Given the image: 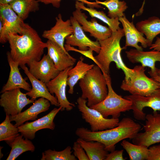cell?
<instances>
[{
    "label": "cell",
    "instance_id": "obj_1",
    "mask_svg": "<svg viewBox=\"0 0 160 160\" xmlns=\"http://www.w3.org/2000/svg\"><path fill=\"white\" fill-rule=\"evenodd\" d=\"M8 41L11 57L20 66L40 60L47 47V43L42 41L37 32L26 23L22 34L10 33Z\"/></svg>",
    "mask_w": 160,
    "mask_h": 160
},
{
    "label": "cell",
    "instance_id": "obj_2",
    "mask_svg": "<svg viewBox=\"0 0 160 160\" xmlns=\"http://www.w3.org/2000/svg\"><path fill=\"white\" fill-rule=\"evenodd\" d=\"M141 129L140 124L131 118H123L117 126L102 131L92 132L87 128H77L75 134L79 138L87 141H98L103 143L108 152L115 150L116 145L127 138L132 140Z\"/></svg>",
    "mask_w": 160,
    "mask_h": 160
},
{
    "label": "cell",
    "instance_id": "obj_3",
    "mask_svg": "<svg viewBox=\"0 0 160 160\" xmlns=\"http://www.w3.org/2000/svg\"><path fill=\"white\" fill-rule=\"evenodd\" d=\"M124 36L122 28H120L117 31L112 32L111 36L103 41H99L100 49L98 55L95 58L98 66L103 74H109L110 65L111 62H114L116 68L121 69L125 75L124 79L126 81H129L134 73L133 69L126 66L121 56V51L126 48H121L120 41Z\"/></svg>",
    "mask_w": 160,
    "mask_h": 160
},
{
    "label": "cell",
    "instance_id": "obj_4",
    "mask_svg": "<svg viewBox=\"0 0 160 160\" xmlns=\"http://www.w3.org/2000/svg\"><path fill=\"white\" fill-rule=\"evenodd\" d=\"M82 91L81 97L87 99L90 107L103 100L108 94L107 81L100 67L95 65L79 82Z\"/></svg>",
    "mask_w": 160,
    "mask_h": 160
},
{
    "label": "cell",
    "instance_id": "obj_5",
    "mask_svg": "<svg viewBox=\"0 0 160 160\" xmlns=\"http://www.w3.org/2000/svg\"><path fill=\"white\" fill-rule=\"evenodd\" d=\"M103 74L107 81V95L102 102L89 107L99 112L105 118L111 116L113 118H119L121 113L132 110V102L117 94L112 88L110 74Z\"/></svg>",
    "mask_w": 160,
    "mask_h": 160
},
{
    "label": "cell",
    "instance_id": "obj_6",
    "mask_svg": "<svg viewBox=\"0 0 160 160\" xmlns=\"http://www.w3.org/2000/svg\"><path fill=\"white\" fill-rule=\"evenodd\" d=\"M133 69V77L128 81L123 80L120 86L122 89L132 95L148 96L159 89L158 82L145 75V67L137 65Z\"/></svg>",
    "mask_w": 160,
    "mask_h": 160
},
{
    "label": "cell",
    "instance_id": "obj_7",
    "mask_svg": "<svg viewBox=\"0 0 160 160\" xmlns=\"http://www.w3.org/2000/svg\"><path fill=\"white\" fill-rule=\"evenodd\" d=\"M87 100L81 97L77 100V108L81 112L82 117L90 126L92 132L102 131L116 127L119 121V118H104L97 111L87 105Z\"/></svg>",
    "mask_w": 160,
    "mask_h": 160
},
{
    "label": "cell",
    "instance_id": "obj_8",
    "mask_svg": "<svg viewBox=\"0 0 160 160\" xmlns=\"http://www.w3.org/2000/svg\"><path fill=\"white\" fill-rule=\"evenodd\" d=\"M0 19L3 27L0 31V42L4 44L8 41L10 33L21 35L25 23L13 10L9 4H0Z\"/></svg>",
    "mask_w": 160,
    "mask_h": 160
},
{
    "label": "cell",
    "instance_id": "obj_9",
    "mask_svg": "<svg viewBox=\"0 0 160 160\" xmlns=\"http://www.w3.org/2000/svg\"><path fill=\"white\" fill-rule=\"evenodd\" d=\"M145 124L143 128L144 132H138L132 139V143L144 145L148 148L160 142V113L157 111L153 114L146 115Z\"/></svg>",
    "mask_w": 160,
    "mask_h": 160
},
{
    "label": "cell",
    "instance_id": "obj_10",
    "mask_svg": "<svg viewBox=\"0 0 160 160\" xmlns=\"http://www.w3.org/2000/svg\"><path fill=\"white\" fill-rule=\"evenodd\" d=\"M27 95L20 89L5 91L0 95V105L6 114L16 115L21 112L26 106L34 103V101L28 98Z\"/></svg>",
    "mask_w": 160,
    "mask_h": 160
},
{
    "label": "cell",
    "instance_id": "obj_11",
    "mask_svg": "<svg viewBox=\"0 0 160 160\" xmlns=\"http://www.w3.org/2000/svg\"><path fill=\"white\" fill-rule=\"evenodd\" d=\"M132 102V108L134 117L139 120H145L146 114L143 110L148 107L151 108L153 112L160 111V89L148 96L131 95L124 97Z\"/></svg>",
    "mask_w": 160,
    "mask_h": 160
},
{
    "label": "cell",
    "instance_id": "obj_12",
    "mask_svg": "<svg viewBox=\"0 0 160 160\" xmlns=\"http://www.w3.org/2000/svg\"><path fill=\"white\" fill-rule=\"evenodd\" d=\"M73 67V66L70 67L60 71L55 78L46 83L50 93L55 95L60 106L62 107L61 111L65 110L70 111L75 106V104L68 100L66 94L68 73Z\"/></svg>",
    "mask_w": 160,
    "mask_h": 160
},
{
    "label": "cell",
    "instance_id": "obj_13",
    "mask_svg": "<svg viewBox=\"0 0 160 160\" xmlns=\"http://www.w3.org/2000/svg\"><path fill=\"white\" fill-rule=\"evenodd\" d=\"M62 109L59 106L55 108L48 113L32 122H27L18 127L19 131L24 138L33 139L36 132L42 129H48L53 130L55 127L54 120L57 113Z\"/></svg>",
    "mask_w": 160,
    "mask_h": 160
},
{
    "label": "cell",
    "instance_id": "obj_14",
    "mask_svg": "<svg viewBox=\"0 0 160 160\" xmlns=\"http://www.w3.org/2000/svg\"><path fill=\"white\" fill-rule=\"evenodd\" d=\"M72 13L74 17L81 25L83 31L90 33V36L94 37L98 41L104 40L110 37L112 33V30L108 27L98 23L95 18L91 21L87 20V16L77 7Z\"/></svg>",
    "mask_w": 160,
    "mask_h": 160
},
{
    "label": "cell",
    "instance_id": "obj_15",
    "mask_svg": "<svg viewBox=\"0 0 160 160\" xmlns=\"http://www.w3.org/2000/svg\"><path fill=\"white\" fill-rule=\"evenodd\" d=\"M70 19L73 27L74 32L65 38L66 44L72 46H77L79 49L87 50L89 48L98 54L100 50V45L99 41H93L85 34L81 25L73 16Z\"/></svg>",
    "mask_w": 160,
    "mask_h": 160
},
{
    "label": "cell",
    "instance_id": "obj_16",
    "mask_svg": "<svg viewBox=\"0 0 160 160\" xmlns=\"http://www.w3.org/2000/svg\"><path fill=\"white\" fill-rule=\"evenodd\" d=\"M27 65L31 74L46 84L55 78L60 72L47 54H44L40 60L31 62Z\"/></svg>",
    "mask_w": 160,
    "mask_h": 160
},
{
    "label": "cell",
    "instance_id": "obj_17",
    "mask_svg": "<svg viewBox=\"0 0 160 160\" xmlns=\"http://www.w3.org/2000/svg\"><path fill=\"white\" fill-rule=\"evenodd\" d=\"M55 25L50 29L44 31L42 36L49 40L54 41L59 45L66 52L64 45L65 39L74 32L73 27L70 19L64 21L61 14L59 13L55 17Z\"/></svg>",
    "mask_w": 160,
    "mask_h": 160
},
{
    "label": "cell",
    "instance_id": "obj_18",
    "mask_svg": "<svg viewBox=\"0 0 160 160\" xmlns=\"http://www.w3.org/2000/svg\"><path fill=\"white\" fill-rule=\"evenodd\" d=\"M119 20L122 24L125 36V47H132L142 51L143 47H150L148 40L143 36L144 34L137 29L133 22L128 20L125 15Z\"/></svg>",
    "mask_w": 160,
    "mask_h": 160
},
{
    "label": "cell",
    "instance_id": "obj_19",
    "mask_svg": "<svg viewBox=\"0 0 160 160\" xmlns=\"http://www.w3.org/2000/svg\"><path fill=\"white\" fill-rule=\"evenodd\" d=\"M50 104L47 99L40 97L34 101L33 105L25 111L14 116H10V119L11 121H14L15 125L18 127L28 121L36 120L39 114L49 109Z\"/></svg>",
    "mask_w": 160,
    "mask_h": 160
},
{
    "label": "cell",
    "instance_id": "obj_20",
    "mask_svg": "<svg viewBox=\"0 0 160 160\" xmlns=\"http://www.w3.org/2000/svg\"><path fill=\"white\" fill-rule=\"evenodd\" d=\"M125 53L130 62L133 63H140L143 66L150 68L151 70L148 72L149 75L156 74L155 63L160 62V51L153 50L143 51L135 49L126 51Z\"/></svg>",
    "mask_w": 160,
    "mask_h": 160
},
{
    "label": "cell",
    "instance_id": "obj_21",
    "mask_svg": "<svg viewBox=\"0 0 160 160\" xmlns=\"http://www.w3.org/2000/svg\"><path fill=\"white\" fill-rule=\"evenodd\" d=\"M20 67L28 76L32 86L31 90L26 93L31 97V99L34 101L38 97H43L48 100L51 105L59 107L57 98L50 93L46 84L31 74L25 65Z\"/></svg>",
    "mask_w": 160,
    "mask_h": 160
},
{
    "label": "cell",
    "instance_id": "obj_22",
    "mask_svg": "<svg viewBox=\"0 0 160 160\" xmlns=\"http://www.w3.org/2000/svg\"><path fill=\"white\" fill-rule=\"evenodd\" d=\"M47 54L53 60L56 68L61 71L67 68L73 66L76 59L65 52L57 44L48 40L46 42Z\"/></svg>",
    "mask_w": 160,
    "mask_h": 160
},
{
    "label": "cell",
    "instance_id": "obj_23",
    "mask_svg": "<svg viewBox=\"0 0 160 160\" xmlns=\"http://www.w3.org/2000/svg\"><path fill=\"white\" fill-rule=\"evenodd\" d=\"M7 55L10 71L8 80L0 93L16 89H22L28 92L30 91L31 89V86L21 76L18 68L19 63L12 59L9 52H8Z\"/></svg>",
    "mask_w": 160,
    "mask_h": 160
},
{
    "label": "cell",
    "instance_id": "obj_24",
    "mask_svg": "<svg viewBox=\"0 0 160 160\" xmlns=\"http://www.w3.org/2000/svg\"><path fill=\"white\" fill-rule=\"evenodd\" d=\"M84 58L81 56L76 65L68 71L67 85L69 87L68 92L72 95L74 87L78 81L83 78L88 71L92 68L94 64H89L84 62Z\"/></svg>",
    "mask_w": 160,
    "mask_h": 160
},
{
    "label": "cell",
    "instance_id": "obj_25",
    "mask_svg": "<svg viewBox=\"0 0 160 160\" xmlns=\"http://www.w3.org/2000/svg\"><path fill=\"white\" fill-rule=\"evenodd\" d=\"M136 27L144 34L151 46L154 39L160 34V19L156 16L149 17L137 23Z\"/></svg>",
    "mask_w": 160,
    "mask_h": 160
},
{
    "label": "cell",
    "instance_id": "obj_26",
    "mask_svg": "<svg viewBox=\"0 0 160 160\" xmlns=\"http://www.w3.org/2000/svg\"><path fill=\"white\" fill-rule=\"evenodd\" d=\"M76 141L81 145L89 160H105L108 153L104 145L99 141H87L80 138Z\"/></svg>",
    "mask_w": 160,
    "mask_h": 160
},
{
    "label": "cell",
    "instance_id": "obj_27",
    "mask_svg": "<svg viewBox=\"0 0 160 160\" xmlns=\"http://www.w3.org/2000/svg\"><path fill=\"white\" fill-rule=\"evenodd\" d=\"M21 134L9 145L11 148L7 160H15L20 155L27 151L33 152L35 147L30 140L25 138Z\"/></svg>",
    "mask_w": 160,
    "mask_h": 160
},
{
    "label": "cell",
    "instance_id": "obj_28",
    "mask_svg": "<svg viewBox=\"0 0 160 160\" xmlns=\"http://www.w3.org/2000/svg\"><path fill=\"white\" fill-rule=\"evenodd\" d=\"M36 0H14L9 4L23 20L27 19L30 13L39 9V4Z\"/></svg>",
    "mask_w": 160,
    "mask_h": 160
},
{
    "label": "cell",
    "instance_id": "obj_29",
    "mask_svg": "<svg viewBox=\"0 0 160 160\" xmlns=\"http://www.w3.org/2000/svg\"><path fill=\"white\" fill-rule=\"evenodd\" d=\"M84 3L76 1L75 2V7H77L81 10L87 12L92 18H96L106 23L112 32L117 31L120 28V24L119 18H111L107 16L103 11H98L93 8L87 7L84 5Z\"/></svg>",
    "mask_w": 160,
    "mask_h": 160
},
{
    "label": "cell",
    "instance_id": "obj_30",
    "mask_svg": "<svg viewBox=\"0 0 160 160\" xmlns=\"http://www.w3.org/2000/svg\"><path fill=\"white\" fill-rule=\"evenodd\" d=\"M121 145L128 154L130 160H147L149 148L147 146L132 143L125 139Z\"/></svg>",
    "mask_w": 160,
    "mask_h": 160
},
{
    "label": "cell",
    "instance_id": "obj_31",
    "mask_svg": "<svg viewBox=\"0 0 160 160\" xmlns=\"http://www.w3.org/2000/svg\"><path fill=\"white\" fill-rule=\"evenodd\" d=\"M6 115L4 120L0 124V141H4L9 145L20 134L18 127L11 123L10 115Z\"/></svg>",
    "mask_w": 160,
    "mask_h": 160
},
{
    "label": "cell",
    "instance_id": "obj_32",
    "mask_svg": "<svg viewBox=\"0 0 160 160\" xmlns=\"http://www.w3.org/2000/svg\"><path fill=\"white\" fill-rule=\"evenodd\" d=\"M96 2L106 7L108 9V16L111 18H119L125 14L124 12L128 8L126 3L119 0H106L101 1L96 0Z\"/></svg>",
    "mask_w": 160,
    "mask_h": 160
},
{
    "label": "cell",
    "instance_id": "obj_33",
    "mask_svg": "<svg viewBox=\"0 0 160 160\" xmlns=\"http://www.w3.org/2000/svg\"><path fill=\"white\" fill-rule=\"evenodd\" d=\"M71 147L67 146L61 151L49 149L42 153L41 160H76V158L72 154Z\"/></svg>",
    "mask_w": 160,
    "mask_h": 160
},
{
    "label": "cell",
    "instance_id": "obj_34",
    "mask_svg": "<svg viewBox=\"0 0 160 160\" xmlns=\"http://www.w3.org/2000/svg\"><path fill=\"white\" fill-rule=\"evenodd\" d=\"M62 0H38L39 2H41L45 4H51L52 6L57 8H59L60 6V3ZM87 5L89 7L94 8H103L99 4L96 2H92L87 0H76Z\"/></svg>",
    "mask_w": 160,
    "mask_h": 160
},
{
    "label": "cell",
    "instance_id": "obj_35",
    "mask_svg": "<svg viewBox=\"0 0 160 160\" xmlns=\"http://www.w3.org/2000/svg\"><path fill=\"white\" fill-rule=\"evenodd\" d=\"M73 155L79 160H89L84 148L76 141L73 143Z\"/></svg>",
    "mask_w": 160,
    "mask_h": 160
},
{
    "label": "cell",
    "instance_id": "obj_36",
    "mask_svg": "<svg viewBox=\"0 0 160 160\" xmlns=\"http://www.w3.org/2000/svg\"><path fill=\"white\" fill-rule=\"evenodd\" d=\"M64 47L67 52L72 51L80 53L85 57L92 60L97 65V63L95 58V57L93 55V51L90 48H89V49L87 50H81L75 48L70 45L66 44L64 45Z\"/></svg>",
    "mask_w": 160,
    "mask_h": 160
},
{
    "label": "cell",
    "instance_id": "obj_37",
    "mask_svg": "<svg viewBox=\"0 0 160 160\" xmlns=\"http://www.w3.org/2000/svg\"><path fill=\"white\" fill-rule=\"evenodd\" d=\"M149 150L147 160H160V144L151 146Z\"/></svg>",
    "mask_w": 160,
    "mask_h": 160
},
{
    "label": "cell",
    "instance_id": "obj_38",
    "mask_svg": "<svg viewBox=\"0 0 160 160\" xmlns=\"http://www.w3.org/2000/svg\"><path fill=\"white\" fill-rule=\"evenodd\" d=\"M123 150H114L108 153L105 160H125L123 156Z\"/></svg>",
    "mask_w": 160,
    "mask_h": 160
},
{
    "label": "cell",
    "instance_id": "obj_39",
    "mask_svg": "<svg viewBox=\"0 0 160 160\" xmlns=\"http://www.w3.org/2000/svg\"><path fill=\"white\" fill-rule=\"evenodd\" d=\"M150 49L160 51V38L156 37L154 43H152L150 47Z\"/></svg>",
    "mask_w": 160,
    "mask_h": 160
},
{
    "label": "cell",
    "instance_id": "obj_40",
    "mask_svg": "<svg viewBox=\"0 0 160 160\" xmlns=\"http://www.w3.org/2000/svg\"><path fill=\"white\" fill-rule=\"evenodd\" d=\"M150 76L153 79L158 82L159 84V88L160 89V76L156 74H151Z\"/></svg>",
    "mask_w": 160,
    "mask_h": 160
},
{
    "label": "cell",
    "instance_id": "obj_41",
    "mask_svg": "<svg viewBox=\"0 0 160 160\" xmlns=\"http://www.w3.org/2000/svg\"><path fill=\"white\" fill-rule=\"evenodd\" d=\"M14 0H0V4H9Z\"/></svg>",
    "mask_w": 160,
    "mask_h": 160
},
{
    "label": "cell",
    "instance_id": "obj_42",
    "mask_svg": "<svg viewBox=\"0 0 160 160\" xmlns=\"http://www.w3.org/2000/svg\"><path fill=\"white\" fill-rule=\"evenodd\" d=\"M3 148L2 146L0 147V159L2 158L3 156V154L2 153L1 150Z\"/></svg>",
    "mask_w": 160,
    "mask_h": 160
},
{
    "label": "cell",
    "instance_id": "obj_43",
    "mask_svg": "<svg viewBox=\"0 0 160 160\" xmlns=\"http://www.w3.org/2000/svg\"><path fill=\"white\" fill-rule=\"evenodd\" d=\"M156 74L160 76V68H156Z\"/></svg>",
    "mask_w": 160,
    "mask_h": 160
}]
</instances>
